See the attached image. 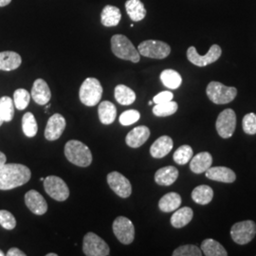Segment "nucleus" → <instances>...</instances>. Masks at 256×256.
<instances>
[{
  "instance_id": "473e14b6",
  "label": "nucleus",
  "mask_w": 256,
  "mask_h": 256,
  "mask_svg": "<svg viewBox=\"0 0 256 256\" xmlns=\"http://www.w3.org/2000/svg\"><path fill=\"white\" fill-rule=\"evenodd\" d=\"M178 108V104L174 101L158 104L153 108V113L158 117H167L174 114Z\"/></svg>"
},
{
  "instance_id": "4c0bfd02",
  "label": "nucleus",
  "mask_w": 256,
  "mask_h": 256,
  "mask_svg": "<svg viewBox=\"0 0 256 256\" xmlns=\"http://www.w3.org/2000/svg\"><path fill=\"white\" fill-rule=\"evenodd\" d=\"M140 118V114L138 110H126L120 114L119 118L120 124L128 126L137 122Z\"/></svg>"
},
{
  "instance_id": "4be33fe9",
  "label": "nucleus",
  "mask_w": 256,
  "mask_h": 256,
  "mask_svg": "<svg viewBox=\"0 0 256 256\" xmlns=\"http://www.w3.org/2000/svg\"><path fill=\"white\" fill-rule=\"evenodd\" d=\"M22 63L21 56L14 52H0V70L10 72L18 68Z\"/></svg>"
},
{
  "instance_id": "c9c22d12",
  "label": "nucleus",
  "mask_w": 256,
  "mask_h": 256,
  "mask_svg": "<svg viewBox=\"0 0 256 256\" xmlns=\"http://www.w3.org/2000/svg\"><path fill=\"white\" fill-rule=\"evenodd\" d=\"M30 94L24 88H18L14 93V102L18 110H24L30 104Z\"/></svg>"
},
{
  "instance_id": "f257e3e1",
  "label": "nucleus",
  "mask_w": 256,
  "mask_h": 256,
  "mask_svg": "<svg viewBox=\"0 0 256 256\" xmlns=\"http://www.w3.org/2000/svg\"><path fill=\"white\" fill-rule=\"evenodd\" d=\"M32 172L19 164H4L0 166V190L7 191L22 186L30 180Z\"/></svg>"
},
{
  "instance_id": "72a5a7b5",
  "label": "nucleus",
  "mask_w": 256,
  "mask_h": 256,
  "mask_svg": "<svg viewBox=\"0 0 256 256\" xmlns=\"http://www.w3.org/2000/svg\"><path fill=\"white\" fill-rule=\"evenodd\" d=\"M14 115V101L8 97L4 96L0 98V117L4 122H10Z\"/></svg>"
},
{
  "instance_id": "f8f14e48",
  "label": "nucleus",
  "mask_w": 256,
  "mask_h": 256,
  "mask_svg": "<svg viewBox=\"0 0 256 256\" xmlns=\"http://www.w3.org/2000/svg\"><path fill=\"white\" fill-rule=\"evenodd\" d=\"M113 232L120 243L129 245L134 241L135 228L131 220L126 216H118L113 222Z\"/></svg>"
},
{
  "instance_id": "b1692460",
  "label": "nucleus",
  "mask_w": 256,
  "mask_h": 256,
  "mask_svg": "<svg viewBox=\"0 0 256 256\" xmlns=\"http://www.w3.org/2000/svg\"><path fill=\"white\" fill-rule=\"evenodd\" d=\"M126 10L130 19L134 22L142 21L146 16V10L140 0H128Z\"/></svg>"
},
{
  "instance_id": "6e6552de",
  "label": "nucleus",
  "mask_w": 256,
  "mask_h": 256,
  "mask_svg": "<svg viewBox=\"0 0 256 256\" xmlns=\"http://www.w3.org/2000/svg\"><path fill=\"white\" fill-rule=\"evenodd\" d=\"M82 252L88 256H110V248L104 240L94 232H88L82 242Z\"/></svg>"
},
{
  "instance_id": "58836bf2",
  "label": "nucleus",
  "mask_w": 256,
  "mask_h": 256,
  "mask_svg": "<svg viewBox=\"0 0 256 256\" xmlns=\"http://www.w3.org/2000/svg\"><path fill=\"white\" fill-rule=\"evenodd\" d=\"M0 225L6 230H14L16 226V220L12 212L0 210Z\"/></svg>"
},
{
  "instance_id": "c85d7f7f",
  "label": "nucleus",
  "mask_w": 256,
  "mask_h": 256,
  "mask_svg": "<svg viewBox=\"0 0 256 256\" xmlns=\"http://www.w3.org/2000/svg\"><path fill=\"white\" fill-rule=\"evenodd\" d=\"M203 254L206 256H227L228 252L220 242L214 239H205L202 244Z\"/></svg>"
},
{
  "instance_id": "a18cd8bd",
  "label": "nucleus",
  "mask_w": 256,
  "mask_h": 256,
  "mask_svg": "<svg viewBox=\"0 0 256 256\" xmlns=\"http://www.w3.org/2000/svg\"><path fill=\"white\" fill-rule=\"evenodd\" d=\"M46 256H57V254H48Z\"/></svg>"
},
{
  "instance_id": "7ed1b4c3",
  "label": "nucleus",
  "mask_w": 256,
  "mask_h": 256,
  "mask_svg": "<svg viewBox=\"0 0 256 256\" xmlns=\"http://www.w3.org/2000/svg\"><path fill=\"white\" fill-rule=\"evenodd\" d=\"M111 50L115 56L120 59L138 63L140 54L128 37L122 34H115L111 38Z\"/></svg>"
},
{
  "instance_id": "412c9836",
  "label": "nucleus",
  "mask_w": 256,
  "mask_h": 256,
  "mask_svg": "<svg viewBox=\"0 0 256 256\" xmlns=\"http://www.w3.org/2000/svg\"><path fill=\"white\" fill-rule=\"evenodd\" d=\"M178 170L174 166H166L158 169L155 174V182L158 185L169 186L178 180Z\"/></svg>"
},
{
  "instance_id": "f03ea898",
  "label": "nucleus",
  "mask_w": 256,
  "mask_h": 256,
  "mask_svg": "<svg viewBox=\"0 0 256 256\" xmlns=\"http://www.w3.org/2000/svg\"><path fill=\"white\" fill-rule=\"evenodd\" d=\"M64 156L68 160L80 167H88L92 164V154L90 149L82 142L72 140L64 146Z\"/></svg>"
},
{
  "instance_id": "bb28decb",
  "label": "nucleus",
  "mask_w": 256,
  "mask_h": 256,
  "mask_svg": "<svg viewBox=\"0 0 256 256\" xmlns=\"http://www.w3.org/2000/svg\"><path fill=\"white\" fill-rule=\"evenodd\" d=\"M99 119L104 124H111L117 116L116 106L110 101L102 102L98 108Z\"/></svg>"
},
{
  "instance_id": "a211bd4d",
  "label": "nucleus",
  "mask_w": 256,
  "mask_h": 256,
  "mask_svg": "<svg viewBox=\"0 0 256 256\" xmlns=\"http://www.w3.org/2000/svg\"><path fill=\"white\" fill-rule=\"evenodd\" d=\"M150 137V129L146 126H140L132 129L126 138V142L128 146L138 148L146 142Z\"/></svg>"
},
{
  "instance_id": "6ab92c4d",
  "label": "nucleus",
  "mask_w": 256,
  "mask_h": 256,
  "mask_svg": "<svg viewBox=\"0 0 256 256\" xmlns=\"http://www.w3.org/2000/svg\"><path fill=\"white\" fill-rule=\"evenodd\" d=\"M174 142L169 136L158 138L150 147V154L155 158H162L168 155L173 149Z\"/></svg>"
},
{
  "instance_id": "4468645a",
  "label": "nucleus",
  "mask_w": 256,
  "mask_h": 256,
  "mask_svg": "<svg viewBox=\"0 0 256 256\" xmlns=\"http://www.w3.org/2000/svg\"><path fill=\"white\" fill-rule=\"evenodd\" d=\"M66 128V120L61 114L52 115L46 124L45 138L48 140H56L62 136Z\"/></svg>"
},
{
  "instance_id": "79ce46f5",
  "label": "nucleus",
  "mask_w": 256,
  "mask_h": 256,
  "mask_svg": "<svg viewBox=\"0 0 256 256\" xmlns=\"http://www.w3.org/2000/svg\"><path fill=\"white\" fill-rule=\"evenodd\" d=\"M8 256H25L26 254H24L22 250H20L18 248H10L7 252Z\"/></svg>"
},
{
  "instance_id": "2eb2a0df",
  "label": "nucleus",
  "mask_w": 256,
  "mask_h": 256,
  "mask_svg": "<svg viewBox=\"0 0 256 256\" xmlns=\"http://www.w3.org/2000/svg\"><path fill=\"white\" fill-rule=\"evenodd\" d=\"M25 203L28 210L37 216L45 214L48 210L46 200L40 192H37L36 190H30L26 192Z\"/></svg>"
},
{
  "instance_id": "1a4fd4ad",
  "label": "nucleus",
  "mask_w": 256,
  "mask_h": 256,
  "mask_svg": "<svg viewBox=\"0 0 256 256\" xmlns=\"http://www.w3.org/2000/svg\"><path fill=\"white\" fill-rule=\"evenodd\" d=\"M46 194L57 202H64L70 196V189L64 180L56 176H48L44 180Z\"/></svg>"
},
{
  "instance_id": "de8ad7c7",
  "label": "nucleus",
  "mask_w": 256,
  "mask_h": 256,
  "mask_svg": "<svg viewBox=\"0 0 256 256\" xmlns=\"http://www.w3.org/2000/svg\"><path fill=\"white\" fill-rule=\"evenodd\" d=\"M153 104H154V102L153 101L149 102H148V104H149V106H152Z\"/></svg>"
},
{
  "instance_id": "aec40b11",
  "label": "nucleus",
  "mask_w": 256,
  "mask_h": 256,
  "mask_svg": "<svg viewBox=\"0 0 256 256\" xmlns=\"http://www.w3.org/2000/svg\"><path fill=\"white\" fill-rule=\"evenodd\" d=\"M212 164V156L208 152H202L190 160V169L194 174L205 173Z\"/></svg>"
},
{
  "instance_id": "09e8293b",
  "label": "nucleus",
  "mask_w": 256,
  "mask_h": 256,
  "mask_svg": "<svg viewBox=\"0 0 256 256\" xmlns=\"http://www.w3.org/2000/svg\"><path fill=\"white\" fill-rule=\"evenodd\" d=\"M0 256H4V252L0 250Z\"/></svg>"
},
{
  "instance_id": "f3484780",
  "label": "nucleus",
  "mask_w": 256,
  "mask_h": 256,
  "mask_svg": "<svg viewBox=\"0 0 256 256\" xmlns=\"http://www.w3.org/2000/svg\"><path fill=\"white\" fill-rule=\"evenodd\" d=\"M30 96L40 106H45L50 102L52 98V92L45 80L37 79L34 81Z\"/></svg>"
},
{
  "instance_id": "ea45409f",
  "label": "nucleus",
  "mask_w": 256,
  "mask_h": 256,
  "mask_svg": "<svg viewBox=\"0 0 256 256\" xmlns=\"http://www.w3.org/2000/svg\"><path fill=\"white\" fill-rule=\"evenodd\" d=\"M242 128L246 134L254 135L256 134V114L248 113L245 115L242 120Z\"/></svg>"
},
{
  "instance_id": "cd10ccee",
  "label": "nucleus",
  "mask_w": 256,
  "mask_h": 256,
  "mask_svg": "<svg viewBox=\"0 0 256 256\" xmlns=\"http://www.w3.org/2000/svg\"><path fill=\"white\" fill-rule=\"evenodd\" d=\"M212 198L214 191L208 185H200L192 190V200L200 205L209 204L212 200Z\"/></svg>"
},
{
  "instance_id": "ddd939ff",
  "label": "nucleus",
  "mask_w": 256,
  "mask_h": 256,
  "mask_svg": "<svg viewBox=\"0 0 256 256\" xmlns=\"http://www.w3.org/2000/svg\"><path fill=\"white\" fill-rule=\"evenodd\" d=\"M108 183L113 192L122 198L130 196L132 192V186L128 178L119 172H111L108 174Z\"/></svg>"
},
{
  "instance_id": "dca6fc26",
  "label": "nucleus",
  "mask_w": 256,
  "mask_h": 256,
  "mask_svg": "<svg viewBox=\"0 0 256 256\" xmlns=\"http://www.w3.org/2000/svg\"><path fill=\"white\" fill-rule=\"evenodd\" d=\"M206 178L209 180L223 183H232L236 180V173L228 167L224 166H216L210 167L205 172Z\"/></svg>"
},
{
  "instance_id": "c756f323",
  "label": "nucleus",
  "mask_w": 256,
  "mask_h": 256,
  "mask_svg": "<svg viewBox=\"0 0 256 256\" xmlns=\"http://www.w3.org/2000/svg\"><path fill=\"white\" fill-rule=\"evenodd\" d=\"M115 99L122 106H130L136 100V93L124 84L115 88Z\"/></svg>"
},
{
  "instance_id": "e433bc0d",
  "label": "nucleus",
  "mask_w": 256,
  "mask_h": 256,
  "mask_svg": "<svg viewBox=\"0 0 256 256\" xmlns=\"http://www.w3.org/2000/svg\"><path fill=\"white\" fill-rule=\"evenodd\" d=\"M202 250L196 245H183L176 248L173 256H200Z\"/></svg>"
},
{
  "instance_id": "c03bdc74",
  "label": "nucleus",
  "mask_w": 256,
  "mask_h": 256,
  "mask_svg": "<svg viewBox=\"0 0 256 256\" xmlns=\"http://www.w3.org/2000/svg\"><path fill=\"white\" fill-rule=\"evenodd\" d=\"M12 2V0H0V7H5L7 5H9Z\"/></svg>"
},
{
  "instance_id": "2f4dec72",
  "label": "nucleus",
  "mask_w": 256,
  "mask_h": 256,
  "mask_svg": "<svg viewBox=\"0 0 256 256\" xmlns=\"http://www.w3.org/2000/svg\"><path fill=\"white\" fill-rule=\"evenodd\" d=\"M22 129L28 138H34L37 134L38 126L34 114L27 112L22 118Z\"/></svg>"
},
{
  "instance_id": "a878e982",
  "label": "nucleus",
  "mask_w": 256,
  "mask_h": 256,
  "mask_svg": "<svg viewBox=\"0 0 256 256\" xmlns=\"http://www.w3.org/2000/svg\"><path fill=\"white\" fill-rule=\"evenodd\" d=\"M194 212L190 207H183L178 209L171 218V224L174 228L180 229L188 225L192 220Z\"/></svg>"
},
{
  "instance_id": "0eeeda50",
  "label": "nucleus",
  "mask_w": 256,
  "mask_h": 256,
  "mask_svg": "<svg viewBox=\"0 0 256 256\" xmlns=\"http://www.w3.org/2000/svg\"><path fill=\"white\" fill-rule=\"evenodd\" d=\"M256 234V224L252 220H245L236 223L230 229V236L238 245L250 243Z\"/></svg>"
},
{
  "instance_id": "39448f33",
  "label": "nucleus",
  "mask_w": 256,
  "mask_h": 256,
  "mask_svg": "<svg viewBox=\"0 0 256 256\" xmlns=\"http://www.w3.org/2000/svg\"><path fill=\"white\" fill-rule=\"evenodd\" d=\"M206 93L208 98L216 104H226L234 101L238 95V90L234 86H227L220 82H210Z\"/></svg>"
},
{
  "instance_id": "423d86ee",
  "label": "nucleus",
  "mask_w": 256,
  "mask_h": 256,
  "mask_svg": "<svg viewBox=\"0 0 256 256\" xmlns=\"http://www.w3.org/2000/svg\"><path fill=\"white\" fill-rule=\"evenodd\" d=\"M138 50L140 54L144 57L153 59H164L171 54V46L162 41L146 40L138 45Z\"/></svg>"
},
{
  "instance_id": "37998d69",
  "label": "nucleus",
  "mask_w": 256,
  "mask_h": 256,
  "mask_svg": "<svg viewBox=\"0 0 256 256\" xmlns=\"http://www.w3.org/2000/svg\"><path fill=\"white\" fill-rule=\"evenodd\" d=\"M6 160H7L6 156H5L4 153H2V152L0 151V166L2 164H6Z\"/></svg>"
},
{
  "instance_id": "49530a36",
  "label": "nucleus",
  "mask_w": 256,
  "mask_h": 256,
  "mask_svg": "<svg viewBox=\"0 0 256 256\" xmlns=\"http://www.w3.org/2000/svg\"><path fill=\"white\" fill-rule=\"evenodd\" d=\"M3 122H4V120H2V118L0 117V126H2V124H3Z\"/></svg>"
},
{
  "instance_id": "f704fd0d",
  "label": "nucleus",
  "mask_w": 256,
  "mask_h": 256,
  "mask_svg": "<svg viewBox=\"0 0 256 256\" xmlns=\"http://www.w3.org/2000/svg\"><path fill=\"white\" fill-rule=\"evenodd\" d=\"M192 147L190 146H182L178 148L173 156L174 162L180 165H184L188 164L192 158Z\"/></svg>"
},
{
  "instance_id": "a19ab883",
  "label": "nucleus",
  "mask_w": 256,
  "mask_h": 256,
  "mask_svg": "<svg viewBox=\"0 0 256 256\" xmlns=\"http://www.w3.org/2000/svg\"><path fill=\"white\" fill-rule=\"evenodd\" d=\"M174 98V94L171 92H160L158 95H156L153 98V102L156 104H162L166 102L172 101Z\"/></svg>"
},
{
  "instance_id": "5701e85b",
  "label": "nucleus",
  "mask_w": 256,
  "mask_h": 256,
  "mask_svg": "<svg viewBox=\"0 0 256 256\" xmlns=\"http://www.w3.org/2000/svg\"><path fill=\"white\" fill-rule=\"evenodd\" d=\"M122 19V14L119 8L106 5L102 12L101 21L102 24L104 27H115L120 23Z\"/></svg>"
},
{
  "instance_id": "393cba45",
  "label": "nucleus",
  "mask_w": 256,
  "mask_h": 256,
  "mask_svg": "<svg viewBox=\"0 0 256 256\" xmlns=\"http://www.w3.org/2000/svg\"><path fill=\"white\" fill-rule=\"evenodd\" d=\"M182 205V196L178 192H168L158 202V208L162 212H171L178 210Z\"/></svg>"
},
{
  "instance_id": "20e7f679",
  "label": "nucleus",
  "mask_w": 256,
  "mask_h": 256,
  "mask_svg": "<svg viewBox=\"0 0 256 256\" xmlns=\"http://www.w3.org/2000/svg\"><path fill=\"white\" fill-rule=\"evenodd\" d=\"M102 86L96 78H86L80 88L79 98L80 101L86 106H95L101 101Z\"/></svg>"
},
{
  "instance_id": "7c9ffc66",
  "label": "nucleus",
  "mask_w": 256,
  "mask_h": 256,
  "mask_svg": "<svg viewBox=\"0 0 256 256\" xmlns=\"http://www.w3.org/2000/svg\"><path fill=\"white\" fill-rule=\"evenodd\" d=\"M160 81L166 88L170 90H176L180 86L182 78L180 74L174 70H165L160 74Z\"/></svg>"
},
{
  "instance_id": "9d476101",
  "label": "nucleus",
  "mask_w": 256,
  "mask_h": 256,
  "mask_svg": "<svg viewBox=\"0 0 256 256\" xmlns=\"http://www.w3.org/2000/svg\"><path fill=\"white\" fill-rule=\"evenodd\" d=\"M222 54V50L218 45L210 46L209 52L205 55L198 54L194 46H190L187 50V58L192 64L196 66H206L216 62Z\"/></svg>"
},
{
  "instance_id": "9b49d317",
  "label": "nucleus",
  "mask_w": 256,
  "mask_h": 256,
  "mask_svg": "<svg viewBox=\"0 0 256 256\" xmlns=\"http://www.w3.org/2000/svg\"><path fill=\"white\" fill-rule=\"evenodd\" d=\"M216 131L222 138L232 137L236 128V114L230 108L223 110L216 120Z\"/></svg>"
}]
</instances>
